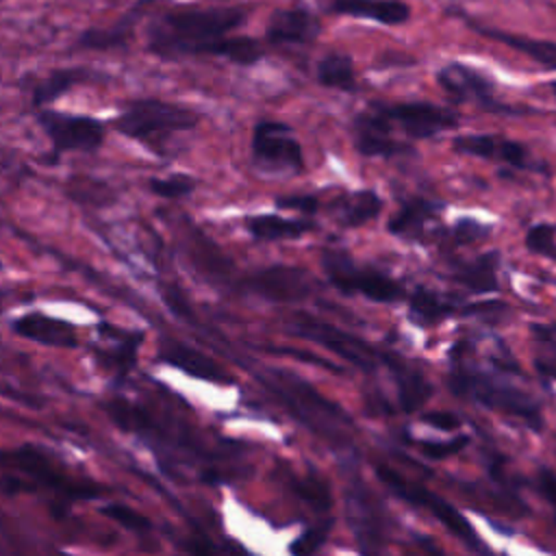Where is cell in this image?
I'll return each mask as SVG.
<instances>
[{
	"label": "cell",
	"instance_id": "obj_4",
	"mask_svg": "<svg viewBox=\"0 0 556 556\" xmlns=\"http://www.w3.org/2000/svg\"><path fill=\"white\" fill-rule=\"evenodd\" d=\"M267 387L276 391V395L285 402V406L313 432L326 437L334 445L350 443L352 421L343 413L341 406L326 400L317 393L306 380L289 374V371H269Z\"/></svg>",
	"mask_w": 556,
	"mask_h": 556
},
{
	"label": "cell",
	"instance_id": "obj_32",
	"mask_svg": "<svg viewBox=\"0 0 556 556\" xmlns=\"http://www.w3.org/2000/svg\"><path fill=\"white\" fill-rule=\"evenodd\" d=\"M263 46L252 39V37H232V35H226L219 46H217V52L215 56H222L235 65H254L261 61L263 56Z\"/></svg>",
	"mask_w": 556,
	"mask_h": 556
},
{
	"label": "cell",
	"instance_id": "obj_7",
	"mask_svg": "<svg viewBox=\"0 0 556 556\" xmlns=\"http://www.w3.org/2000/svg\"><path fill=\"white\" fill-rule=\"evenodd\" d=\"M37 122L48 135L54 156L65 152H96L102 148L106 137L104 122L91 115L61 113L41 106L37 111Z\"/></svg>",
	"mask_w": 556,
	"mask_h": 556
},
{
	"label": "cell",
	"instance_id": "obj_42",
	"mask_svg": "<svg viewBox=\"0 0 556 556\" xmlns=\"http://www.w3.org/2000/svg\"><path fill=\"white\" fill-rule=\"evenodd\" d=\"M539 486H541L543 495L547 497V502L554 506V515H556V476L549 469H541L539 471Z\"/></svg>",
	"mask_w": 556,
	"mask_h": 556
},
{
	"label": "cell",
	"instance_id": "obj_33",
	"mask_svg": "<svg viewBox=\"0 0 556 556\" xmlns=\"http://www.w3.org/2000/svg\"><path fill=\"white\" fill-rule=\"evenodd\" d=\"M308 506H313L315 510L319 513H326L330 508V491L328 486L315 478V476H304L300 480H293V486H291Z\"/></svg>",
	"mask_w": 556,
	"mask_h": 556
},
{
	"label": "cell",
	"instance_id": "obj_3",
	"mask_svg": "<svg viewBox=\"0 0 556 556\" xmlns=\"http://www.w3.org/2000/svg\"><path fill=\"white\" fill-rule=\"evenodd\" d=\"M198 122L200 115L178 102L137 98L126 102V106L113 119V126L117 132L143 143L152 152H163V146L172 135L193 130Z\"/></svg>",
	"mask_w": 556,
	"mask_h": 556
},
{
	"label": "cell",
	"instance_id": "obj_44",
	"mask_svg": "<svg viewBox=\"0 0 556 556\" xmlns=\"http://www.w3.org/2000/svg\"><path fill=\"white\" fill-rule=\"evenodd\" d=\"M0 2H2V0H0Z\"/></svg>",
	"mask_w": 556,
	"mask_h": 556
},
{
	"label": "cell",
	"instance_id": "obj_36",
	"mask_svg": "<svg viewBox=\"0 0 556 556\" xmlns=\"http://www.w3.org/2000/svg\"><path fill=\"white\" fill-rule=\"evenodd\" d=\"M526 248L532 254L556 258V226L547 222H539L526 232Z\"/></svg>",
	"mask_w": 556,
	"mask_h": 556
},
{
	"label": "cell",
	"instance_id": "obj_2",
	"mask_svg": "<svg viewBox=\"0 0 556 556\" xmlns=\"http://www.w3.org/2000/svg\"><path fill=\"white\" fill-rule=\"evenodd\" d=\"M467 341L454 343L450 352V371H447V387L454 395L471 400L489 410L504 413L508 417L521 419L532 430L543 428V417L539 404L526 395L521 389L504 382L502 378L476 369L467 361Z\"/></svg>",
	"mask_w": 556,
	"mask_h": 556
},
{
	"label": "cell",
	"instance_id": "obj_10",
	"mask_svg": "<svg viewBox=\"0 0 556 556\" xmlns=\"http://www.w3.org/2000/svg\"><path fill=\"white\" fill-rule=\"evenodd\" d=\"M393 128H400L408 139H432L458 126L454 111L432 102H395L380 104Z\"/></svg>",
	"mask_w": 556,
	"mask_h": 556
},
{
	"label": "cell",
	"instance_id": "obj_26",
	"mask_svg": "<svg viewBox=\"0 0 556 556\" xmlns=\"http://www.w3.org/2000/svg\"><path fill=\"white\" fill-rule=\"evenodd\" d=\"M152 0H139L135 2L126 15L115 22L111 28H91V30H85L80 37H78V46L80 48H89V50H111V48H122L126 46L128 37L132 35V26L137 22V17H141L146 13V7L150 4Z\"/></svg>",
	"mask_w": 556,
	"mask_h": 556
},
{
	"label": "cell",
	"instance_id": "obj_12",
	"mask_svg": "<svg viewBox=\"0 0 556 556\" xmlns=\"http://www.w3.org/2000/svg\"><path fill=\"white\" fill-rule=\"evenodd\" d=\"M245 287L269 302H300L313 291L306 269L293 265H269L245 278Z\"/></svg>",
	"mask_w": 556,
	"mask_h": 556
},
{
	"label": "cell",
	"instance_id": "obj_31",
	"mask_svg": "<svg viewBox=\"0 0 556 556\" xmlns=\"http://www.w3.org/2000/svg\"><path fill=\"white\" fill-rule=\"evenodd\" d=\"M530 339L536 350L534 367L545 380L556 378V324H530Z\"/></svg>",
	"mask_w": 556,
	"mask_h": 556
},
{
	"label": "cell",
	"instance_id": "obj_15",
	"mask_svg": "<svg viewBox=\"0 0 556 556\" xmlns=\"http://www.w3.org/2000/svg\"><path fill=\"white\" fill-rule=\"evenodd\" d=\"M159 361L193 376L206 382H219V384H230L232 376L211 356H206L204 352L189 348L187 343L178 341V339H161L159 343V352H156Z\"/></svg>",
	"mask_w": 556,
	"mask_h": 556
},
{
	"label": "cell",
	"instance_id": "obj_6",
	"mask_svg": "<svg viewBox=\"0 0 556 556\" xmlns=\"http://www.w3.org/2000/svg\"><path fill=\"white\" fill-rule=\"evenodd\" d=\"M376 473L378 478L402 500H406L408 504H415V506H421L426 508L437 521H441L452 534H456L467 547L471 549H486L480 541H478V534L476 530L471 528V523L465 519V515L460 510H456L447 500L439 497L437 493L402 478L397 471L384 467V465H376Z\"/></svg>",
	"mask_w": 556,
	"mask_h": 556
},
{
	"label": "cell",
	"instance_id": "obj_20",
	"mask_svg": "<svg viewBox=\"0 0 556 556\" xmlns=\"http://www.w3.org/2000/svg\"><path fill=\"white\" fill-rule=\"evenodd\" d=\"M13 332L50 348H76L78 334L76 328L63 319L43 315V313H26L13 321Z\"/></svg>",
	"mask_w": 556,
	"mask_h": 556
},
{
	"label": "cell",
	"instance_id": "obj_41",
	"mask_svg": "<svg viewBox=\"0 0 556 556\" xmlns=\"http://www.w3.org/2000/svg\"><path fill=\"white\" fill-rule=\"evenodd\" d=\"M424 421L430 424L437 430H443V432H454L463 424L454 413H426Z\"/></svg>",
	"mask_w": 556,
	"mask_h": 556
},
{
	"label": "cell",
	"instance_id": "obj_24",
	"mask_svg": "<svg viewBox=\"0 0 556 556\" xmlns=\"http://www.w3.org/2000/svg\"><path fill=\"white\" fill-rule=\"evenodd\" d=\"M456 313H458V304L452 302L450 298L432 291V289L417 287L408 295V319L415 326L432 328V326L441 324L443 319H447Z\"/></svg>",
	"mask_w": 556,
	"mask_h": 556
},
{
	"label": "cell",
	"instance_id": "obj_9",
	"mask_svg": "<svg viewBox=\"0 0 556 556\" xmlns=\"http://www.w3.org/2000/svg\"><path fill=\"white\" fill-rule=\"evenodd\" d=\"M252 159L265 169L300 172L304 152L293 130L282 122H258L252 130Z\"/></svg>",
	"mask_w": 556,
	"mask_h": 556
},
{
	"label": "cell",
	"instance_id": "obj_17",
	"mask_svg": "<svg viewBox=\"0 0 556 556\" xmlns=\"http://www.w3.org/2000/svg\"><path fill=\"white\" fill-rule=\"evenodd\" d=\"M382 363L389 367L393 376L402 410L406 413L419 410L426 404V400L432 395V384L428 382L421 367L413 365L408 358H404L393 350L382 352Z\"/></svg>",
	"mask_w": 556,
	"mask_h": 556
},
{
	"label": "cell",
	"instance_id": "obj_19",
	"mask_svg": "<svg viewBox=\"0 0 556 556\" xmlns=\"http://www.w3.org/2000/svg\"><path fill=\"white\" fill-rule=\"evenodd\" d=\"M376 502L367 491L352 484L348 489V515L361 552H378L382 547V521Z\"/></svg>",
	"mask_w": 556,
	"mask_h": 556
},
{
	"label": "cell",
	"instance_id": "obj_43",
	"mask_svg": "<svg viewBox=\"0 0 556 556\" xmlns=\"http://www.w3.org/2000/svg\"><path fill=\"white\" fill-rule=\"evenodd\" d=\"M549 89H552V93H554V98H556V80L549 83Z\"/></svg>",
	"mask_w": 556,
	"mask_h": 556
},
{
	"label": "cell",
	"instance_id": "obj_22",
	"mask_svg": "<svg viewBox=\"0 0 556 556\" xmlns=\"http://www.w3.org/2000/svg\"><path fill=\"white\" fill-rule=\"evenodd\" d=\"M441 204L428 198H408L397 213L389 219L387 228L391 235L402 239H424L426 226L437 217Z\"/></svg>",
	"mask_w": 556,
	"mask_h": 556
},
{
	"label": "cell",
	"instance_id": "obj_39",
	"mask_svg": "<svg viewBox=\"0 0 556 556\" xmlns=\"http://www.w3.org/2000/svg\"><path fill=\"white\" fill-rule=\"evenodd\" d=\"M469 443L467 437H454L450 441H421V454L430 456V458H447L456 452H460L465 445Z\"/></svg>",
	"mask_w": 556,
	"mask_h": 556
},
{
	"label": "cell",
	"instance_id": "obj_27",
	"mask_svg": "<svg viewBox=\"0 0 556 556\" xmlns=\"http://www.w3.org/2000/svg\"><path fill=\"white\" fill-rule=\"evenodd\" d=\"M497 265H500V254L495 250L480 254L478 258L469 263H460L454 271V278L467 287L471 293H493L497 291Z\"/></svg>",
	"mask_w": 556,
	"mask_h": 556
},
{
	"label": "cell",
	"instance_id": "obj_13",
	"mask_svg": "<svg viewBox=\"0 0 556 556\" xmlns=\"http://www.w3.org/2000/svg\"><path fill=\"white\" fill-rule=\"evenodd\" d=\"M393 124L378 104L367 106L354 117V148L363 156H395L408 146L395 139Z\"/></svg>",
	"mask_w": 556,
	"mask_h": 556
},
{
	"label": "cell",
	"instance_id": "obj_35",
	"mask_svg": "<svg viewBox=\"0 0 556 556\" xmlns=\"http://www.w3.org/2000/svg\"><path fill=\"white\" fill-rule=\"evenodd\" d=\"M330 528H332V519H330V517L317 521L315 526L306 528V530L289 545V552L295 554V556H308V554L317 552V549L326 543V539H328V534H330Z\"/></svg>",
	"mask_w": 556,
	"mask_h": 556
},
{
	"label": "cell",
	"instance_id": "obj_30",
	"mask_svg": "<svg viewBox=\"0 0 556 556\" xmlns=\"http://www.w3.org/2000/svg\"><path fill=\"white\" fill-rule=\"evenodd\" d=\"M317 80L328 89L354 91L356 89L354 61L343 52H330L321 56V61L317 63Z\"/></svg>",
	"mask_w": 556,
	"mask_h": 556
},
{
	"label": "cell",
	"instance_id": "obj_40",
	"mask_svg": "<svg viewBox=\"0 0 556 556\" xmlns=\"http://www.w3.org/2000/svg\"><path fill=\"white\" fill-rule=\"evenodd\" d=\"M276 206L278 208H293V211H302L306 215H313L319 208V198L317 195H308V193L280 195V198H276Z\"/></svg>",
	"mask_w": 556,
	"mask_h": 556
},
{
	"label": "cell",
	"instance_id": "obj_34",
	"mask_svg": "<svg viewBox=\"0 0 556 556\" xmlns=\"http://www.w3.org/2000/svg\"><path fill=\"white\" fill-rule=\"evenodd\" d=\"M148 185H150L152 193L167 198V200L187 198L195 189V180L189 174H172L165 178H152Z\"/></svg>",
	"mask_w": 556,
	"mask_h": 556
},
{
	"label": "cell",
	"instance_id": "obj_1",
	"mask_svg": "<svg viewBox=\"0 0 556 556\" xmlns=\"http://www.w3.org/2000/svg\"><path fill=\"white\" fill-rule=\"evenodd\" d=\"M243 20L245 13L232 7H169L159 11L146 30L148 50L161 59L215 56L219 41Z\"/></svg>",
	"mask_w": 556,
	"mask_h": 556
},
{
	"label": "cell",
	"instance_id": "obj_37",
	"mask_svg": "<svg viewBox=\"0 0 556 556\" xmlns=\"http://www.w3.org/2000/svg\"><path fill=\"white\" fill-rule=\"evenodd\" d=\"M102 513L113 519L115 523L124 526L126 530H135V532H143L150 528V519L146 515H141L139 510L126 506V504H109L102 508Z\"/></svg>",
	"mask_w": 556,
	"mask_h": 556
},
{
	"label": "cell",
	"instance_id": "obj_28",
	"mask_svg": "<svg viewBox=\"0 0 556 556\" xmlns=\"http://www.w3.org/2000/svg\"><path fill=\"white\" fill-rule=\"evenodd\" d=\"M382 200L374 189H358L339 200V222L345 228H358L378 217Z\"/></svg>",
	"mask_w": 556,
	"mask_h": 556
},
{
	"label": "cell",
	"instance_id": "obj_29",
	"mask_svg": "<svg viewBox=\"0 0 556 556\" xmlns=\"http://www.w3.org/2000/svg\"><path fill=\"white\" fill-rule=\"evenodd\" d=\"M89 72L80 70V67H67V70H54L50 72L46 78L37 80L33 85V104L37 109L48 106L50 102H54L59 96H63L65 91H70L74 85H80L85 80H89Z\"/></svg>",
	"mask_w": 556,
	"mask_h": 556
},
{
	"label": "cell",
	"instance_id": "obj_38",
	"mask_svg": "<svg viewBox=\"0 0 556 556\" xmlns=\"http://www.w3.org/2000/svg\"><path fill=\"white\" fill-rule=\"evenodd\" d=\"M489 232H491V226H486V224H482V222H478V219H471V217L458 219V222L452 226V230H450L452 241H454L456 245L480 241V239H484Z\"/></svg>",
	"mask_w": 556,
	"mask_h": 556
},
{
	"label": "cell",
	"instance_id": "obj_16",
	"mask_svg": "<svg viewBox=\"0 0 556 556\" xmlns=\"http://www.w3.org/2000/svg\"><path fill=\"white\" fill-rule=\"evenodd\" d=\"M319 35V20L304 7L276 9L267 22L265 37L271 46H306Z\"/></svg>",
	"mask_w": 556,
	"mask_h": 556
},
{
	"label": "cell",
	"instance_id": "obj_21",
	"mask_svg": "<svg viewBox=\"0 0 556 556\" xmlns=\"http://www.w3.org/2000/svg\"><path fill=\"white\" fill-rule=\"evenodd\" d=\"M328 11L384 26H400L410 17V7L402 0H332Z\"/></svg>",
	"mask_w": 556,
	"mask_h": 556
},
{
	"label": "cell",
	"instance_id": "obj_11",
	"mask_svg": "<svg viewBox=\"0 0 556 556\" xmlns=\"http://www.w3.org/2000/svg\"><path fill=\"white\" fill-rule=\"evenodd\" d=\"M437 80L441 89L456 102H473L480 109L493 111V113H513L515 109L502 104L495 98V85L478 70L463 65V63H450L439 70Z\"/></svg>",
	"mask_w": 556,
	"mask_h": 556
},
{
	"label": "cell",
	"instance_id": "obj_14",
	"mask_svg": "<svg viewBox=\"0 0 556 556\" xmlns=\"http://www.w3.org/2000/svg\"><path fill=\"white\" fill-rule=\"evenodd\" d=\"M454 150L469 156L504 163L513 169H532L530 152L523 143L500 135H460L454 139Z\"/></svg>",
	"mask_w": 556,
	"mask_h": 556
},
{
	"label": "cell",
	"instance_id": "obj_18",
	"mask_svg": "<svg viewBox=\"0 0 556 556\" xmlns=\"http://www.w3.org/2000/svg\"><path fill=\"white\" fill-rule=\"evenodd\" d=\"M100 337H102L104 345L96 350V356H98L100 365L106 367L109 371H113L115 380L119 382L132 369L143 334L124 330V328L119 330L111 324H100Z\"/></svg>",
	"mask_w": 556,
	"mask_h": 556
},
{
	"label": "cell",
	"instance_id": "obj_23",
	"mask_svg": "<svg viewBox=\"0 0 556 556\" xmlns=\"http://www.w3.org/2000/svg\"><path fill=\"white\" fill-rule=\"evenodd\" d=\"M469 26L480 33L486 39L500 41L526 56H530L532 61H536L539 65L547 67V70H556V41H547V39H534V37H526V35H517V33H508V30H500V28H486L482 24H476L469 20Z\"/></svg>",
	"mask_w": 556,
	"mask_h": 556
},
{
	"label": "cell",
	"instance_id": "obj_8",
	"mask_svg": "<svg viewBox=\"0 0 556 556\" xmlns=\"http://www.w3.org/2000/svg\"><path fill=\"white\" fill-rule=\"evenodd\" d=\"M289 330L302 339L319 343L321 348L339 354L350 365H356L363 371H374L382 363V352L374 350L367 341L356 334H350L328 321H321L308 313H300L289 321Z\"/></svg>",
	"mask_w": 556,
	"mask_h": 556
},
{
	"label": "cell",
	"instance_id": "obj_5",
	"mask_svg": "<svg viewBox=\"0 0 556 556\" xmlns=\"http://www.w3.org/2000/svg\"><path fill=\"white\" fill-rule=\"evenodd\" d=\"M321 269L328 282L343 295L361 293L380 304H391L406 298L404 287L395 278L376 267L358 265L345 250L324 248Z\"/></svg>",
	"mask_w": 556,
	"mask_h": 556
},
{
	"label": "cell",
	"instance_id": "obj_25",
	"mask_svg": "<svg viewBox=\"0 0 556 556\" xmlns=\"http://www.w3.org/2000/svg\"><path fill=\"white\" fill-rule=\"evenodd\" d=\"M315 224L311 219H289L276 213L245 217V230L256 241H287L311 232Z\"/></svg>",
	"mask_w": 556,
	"mask_h": 556
}]
</instances>
